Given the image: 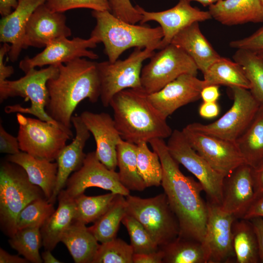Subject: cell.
<instances>
[{
    "label": "cell",
    "mask_w": 263,
    "mask_h": 263,
    "mask_svg": "<svg viewBox=\"0 0 263 263\" xmlns=\"http://www.w3.org/2000/svg\"><path fill=\"white\" fill-rule=\"evenodd\" d=\"M233 58L242 67L249 82L251 94L263 106V59L257 53L244 49H237Z\"/></svg>",
    "instance_id": "e575fe53"
},
{
    "label": "cell",
    "mask_w": 263,
    "mask_h": 263,
    "mask_svg": "<svg viewBox=\"0 0 263 263\" xmlns=\"http://www.w3.org/2000/svg\"><path fill=\"white\" fill-rule=\"evenodd\" d=\"M133 254L131 244L116 237L99 244L93 263H133Z\"/></svg>",
    "instance_id": "ab89813d"
},
{
    "label": "cell",
    "mask_w": 263,
    "mask_h": 263,
    "mask_svg": "<svg viewBox=\"0 0 263 263\" xmlns=\"http://www.w3.org/2000/svg\"><path fill=\"white\" fill-rule=\"evenodd\" d=\"M126 200L127 213L144 226L160 248L179 236L178 221L165 193L148 198L129 195Z\"/></svg>",
    "instance_id": "52a82bcc"
},
{
    "label": "cell",
    "mask_w": 263,
    "mask_h": 263,
    "mask_svg": "<svg viewBox=\"0 0 263 263\" xmlns=\"http://www.w3.org/2000/svg\"><path fill=\"white\" fill-rule=\"evenodd\" d=\"M45 4L52 11L62 13L76 8L110 11L108 0H47Z\"/></svg>",
    "instance_id": "b9f144b4"
},
{
    "label": "cell",
    "mask_w": 263,
    "mask_h": 263,
    "mask_svg": "<svg viewBox=\"0 0 263 263\" xmlns=\"http://www.w3.org/2000/svg\"><path fill=\"white\" fill-rule=\"evenodd\" d=\"M127 213V202L124 196L117 194L107 210L89 227V229L101 243L116 238L120 224Z\"/></svg>",
    "instance_id": "d6a6232c"
},
{
    "label": "cell",
    "mask_w": 263,
    "mask_h": 263,
    "mask_svg": "<svg viewBox=\"0 0 263 263\" xmlns=\"http://www.w3.org/2000/svg\"><path fill=\"white\" fill-rule=\"evenodd\" d=\"M160 249L163 263H206L202 243L193 239L179 235Z\"/></svg>",
    "instance_id": "836d02e7"
},
{
    "label": "cell",
    "mask_w": 263,
    "mask_h": 263,
    "mask_svg": "<svg viewBox=\"0 0 263 263\" xmlns=\"http://www.w3.org/2000/svg\"><path fill=\"white\" fill-rule=\"evenodd\" d=\"M256 217L263 218V193L257 197L243 219L249 220Z\"/></svg>",
    "instance_id": "681fc988"
},
{
    "label": "cell",
    "mask_w": 263,
    "mask_h": 263,
    "mask_svg": "<svg viewBox=\"0 0 263 263\" xmlns=\"http://www.w3.org/2000/svg\"><path fill=\"white\" fill-rule=\"evenodd\" d=\"M208 11L212 18L225 25L263 22L262 0H220Z\"/></svg>",
    "instance_id": "cb8c5ba5"
},
{
    "label": "cell",
    "mask_w": 263,
    "mask_h": 263,
    "mask_svg": "<svg viewBox=\"0 0 263 263\" xmlns=\"http://www.w3.org/2000/svg\"><path fill=\"white\" fill-rule=\"evenodd\" d=\"M164 253L161 249L156 251L133 254V263H163Z\"/></svg>",
    "instance_id": "bcb514c9"
},
{
    "label": "cell",
    "mask_w": 263,
    "mask_h": 263,
    "mask_svg": "<svg viewBox=\"0 0 263 263\" xmlns=\"http://www.w3.org/2000/svg\"><path fill=\"white\" fill-rule=\"evenodd\" d=\"M262 2H263V0H262Z\"/></svg>",
    "instance_id": "91938a15"
},
{
    "label": "cell",
    "mask_w": 263,
    "mask_h": 263,
    "mask_svg": "<svg viewBox=\"0 0 263 263\" xmlns=\"http://www.w3.org/2000/svg\"><path fill=\"white\" fill-rule=\"evenodd\" d=\"M257 197L252 168L244 164L225 178L220 206L235 219H243Z\"/></svg>",
    "instance_id": "d6986e66"
},
{
    "label": "cell",
    "mask_w": 263,
    "mask_h": 263,
    "mask_svg": "<svg viewBox=\"0 0 263 263\" xmlns=\"http://www.w3.org/2000/svg\"><path fill=\"white\" fill-rule=\"evenodd\" d=\"M58 67L57 75L47 82L49 99L45 111L58 123L71 129L73 113L78 104L86 98L92 103L100 98L96 62L79 58Z\"/></svg>",
    "instance_id": "7a4b0ae2"
},
{
    "label": "cell",
    "mask_w": 263,
    "mask_h": 263,
    "mask_svg": "<svg viewBox=\"0 0 263 263\" xmlns=\"http://www.w3.org/2000/svg\"><path fill=\"white\" fill-rule=\"evenodd\" d=\"M137 145L122 139L117 146V165L121 183L129 190L142 191L146 186L137 164Z\"/></svg>",
    "instance_id": "1f68e13d"
},
{
    "label": "cell",
    "mask_w": 263,
    "mask_h": 263,
    "mask_svg": "<svg viewBox=\"0 0 263 263\" xmlns=\"http://www.w3.org/2000/svg\"><path fill=\"white\" fill-rule=\"evenodd\" d=\"M152 48H135L124 60L96 62L100 84V98L103 106H110L113 96L127 89H143L141 82L142 63L154 54Z\"/></svg>",
    "instance_id": "9c48e42d"
},
{
    "label": "cell",
    "mask_w": 263,
    "mask_h": 263,
    "mask_svg": "<svg viewBox=\"0 0 263 263\" xmlns=\"http://www.w3.org/2000/svg\"><path fill=\"white\" fill-rule=\"evenodd\" d=\"M205 235L202 244L206 263L235 261L232 225L236 219L218 204L208 202Z\"/></svg>",
    "instance_id": "4fadbf2b"
},
{
    "label": "cell",
    "mask_w": 263,
    "mask_h": 263,
    "mask_svg": "<svg viewBox=\"0 0 263 263\" xmlns=\"http://www.w3.org/2000/svg\"><path fill=\"white\" fill-rule=\"evenodd\" d=\"M229 46L236 49L249 50L257 54L263 53V26L248 37L231 41Z\"/></svg>",
    "instance_id": "ee69618b"
},
{
    "label": "cell",
    "mask_w": 263,
    "mask_h": 263,
    "mask_svg": "<svg viewBox=\"0 0 263 263\" xmlns=\"http://www.w3.org/2000/svg\"><path fill=\"white\" fill-rule=\"evenodd\" d=\"M135 7L142 15L141 24L150 21H154L160 24L163 38L159 50L170 44L173 37L185 28L194 22L212 19L208 11L193 7L188 0H178L173 7L159 12H149L138 5Z\"/></svg>",
    "instance_id": "e0dca14e"
},
{
    "label": "cell",
    "mask_w": 263,
    "mask_h": 263,
    "mask_svg": "<svg viewBox=\"0 0 263 263\" xmlns=\"http://www.w3.org/2000/svg\"><path fill=\"white\" fill-rule=\"evenodd\" d=\"M206 86L224 85L249 90L250 85L242 67L235 61L221 56L203 74Z\"/></svg>",
    "instance_id": "f546056e"
},
{
    "label": "cell",
    "mask_w": 263,
    "mask_h": 263,
    "mask_svg": "<svg viewBox=\"0 0 263 263\" xmlns=\"http://www.w3.org/2000/svg\"><path fill=\"white\" fill-rule=\"evenodd\" d=\"M137 145V164L139 173L146 188L161 185L162 167L157 153L151 151L147 142L141 141Z\"/></svg>",
    "instance_id": "74e56055"
},
{
    "label": "cell",
    "mask_w": 263,
    "mask_h": 263,
    "mask_svg": "<svg viewBox=\"0 0 263 263\" xmlns=\"http://www.w3.org/2000/svg\"><path fill=\"white\" fill-rule=\"evenodd\" d=\"M122 223L128 232L134 254L150 253L160 249L144 226L133 217L126 213Z\"/></svg>",
    "instance_id": "60d3db41"
},
{
    "label": "cell",
    "mask_w": 263,
    "mask_h": 263,
    "mask_svg": "<svg viewBox=\"0 0 263 263\" xmlns=\"http://www.w3.org/2000/svg\"><path fill=\"white\" fill-rule=\"evenodd\" d=\"M99 42L98 38L93 37L88 39L75 37L72 39L60 38L50 42L42 52L33 57L25 56L19 62V67L26 73L36 67L58 65L82 57L96 59L98 56L88 48H95Z\"/></svg>",
    "instance_id": "2e32d148"
},
{
    "label": "cell",
    "mask_w": 263,
    "mask_h": 263,
    "mask_svg": "<svg viewBox=\"0 0 263 263\" xmlns=\"http://www.w3.org/2000/svg\"><path fill=\"white\" fill-rule=\"evenodd\" d=\"M92 15L96 20V25L91 37L96 38L103 43L104 52L111 62L132 47L158 49L163 38L160 26L152 28L128 23L108 10H92Z\"/></svg>",
    "instance_id": "277c9868"
},
{
    "label": "cell",
    "mask_w": 263,
    "mask_h": 263,
    "mask_svg": "<svg viewBox=\"0 0 263 263\" xmlns=\"http://www.w3.org/2000/svg\"><path fill=\"white\" fill-rule=\"evenodd\" d=\"M64 13L54 12L45 4L39 6L31 15L26 25L24 49L32 46L45 47L51 41L72 34L66 23Z\"/></svg>",
    "instance_id": "ffe728a7"
},
{
    "label": "cell",
    "mask_w": 263,
    "mask_h": 263,
    "mask_svg": "<svg viewBox=\"0 0 263 263\" xmlns=\"http://www.w3.org/2000/svg\"><path fill=\"white\" fill-rule=\"evenodd\" d=\"M205 86L204 80L196 75L183 74L159 91L148 94V97L157 110L167 118L180 107L199 99Z\"/></svg>",
    "instance_id": "ac0fdd59"
},
{
    "label": "cell",
    "mask_w": 263,
    "mask_h": 263,
    "mask_svg": "<svg viewBox=\"0 0 263 263\" xmlns=\"http://www.w3.org/2000/svg\"><path fill=\"white\" fill-rule=\"evenodd\" d=\"M190 1H195L200 3L204 6H210L219 1L220 0H188Z\"/></svg>",
    "instance_id": "6f0895ef"
},
{
    "label": "cell",
    "mask_w": 263,
    "mask_h": 263,
    "mask_svg": "<svg viewBox=\"0 0 263 263\" xmlns=\"http://www.w3.org/2000/svg\"><path fill=\"white\" fill-rule=\"evenodd\" d=\"M220 113V108L217 102H203L199 108L200 115L207 119L216 117Z\"/></svg>",
    "instance_id": "c3c4849f"
},
{
    "label": "cell",
    "mask_w": 263,
    "mask_h": 263,
    "mask_svg": "<svg viewBox=\"0 0 263 263\" xmlns=\"http://www.w3.org/2000/svg\"><path fill=\"white\" fill-rule=\"evenodd\" d=\"M60 242L76 263H93L99 245L86 225L75 221L64 232Z\"/></svg>",
    "instance_id": "83f0119b"
},
{
    "label": "cell",
    "mask_w": 263,
    "mask_h": 263,
    "mask_svg": "<svg viewBox=\"0 0 263 263\" xmlns=\"http://www.w3.org/2000/svg\"><path fill=\"white\" fill-rule=\"evenodd\" d=\"M80 116L94 137L97 158L108 169L115 170L117 146L122 138L113 118L106 113H94L88 111L83 112Z\"/></svg>",
    "instance_id": "44dd1931"
},
{
    "label": "cell",
    "mask_w": 263,
    "mask_h": 263,
    "mask_svg": "<svg viewBox=\"0 0 263 263\" xmlns=\"http://www.w3.org/2000/svg\"><path fill=\"white\" fill-rule=\"evenodd\" d=\"M11 45L8 43H3L0 48V82L6 80L14 73V69L11 66H6L4 64L3 59L4 56L10 51Z\"/></svg>",
    "instance_id": "7dc6e473"
},
{
    "label": "cell",
    "mask_w": 263,
    "mask_h": 263,
    "mask_svg": "<svg viewBox=\"0 0 263 263\" xmlns=\"http://www.w3.org/2000/svg\"><path fill=\"white\" fill-rule=\"evenodd\" d=\"M117 194L111 192L105 194L88 196L84 193L74 198V221L85 225L95 222L109 208Z\"/></svg>",
    "instance_id": "d590c367"
},
{
    "label": "cell",
    "mask_w": 263,
    "mask_h": 263,
    "mask_svg": "<svg viewBox=\"0 0 263 263\" xmlns=\"http://www.w3.org/2000/svg\"><path fill=\"white\" fill-rule=\"evenodd\" d=\"M5 159L21 167L30 182L41 189L48 200L51 198L56 181V162L37 158L22 151L15 154H8Z\"/></svg>",
    "instance_id": "484cf974"
},
{
    "label": "cell",
    "mask_w": 263,
    "mask_h": 263,
    "mask_svg": "<svg viewBox=\"0 0 263 263\" xmlns=\"http://www.w3.org/2000/svg\"><path fill=\"white\" fill-rule=\"evenodd\" d=\"M58 72V65H50L40 70L33 68L19 79H6L0 82V103L9 97L16 96H20L26 101H31V106L28 108L19 104L7 106L4 109L5 113L30 114L41 120L63 127L49 116L45 111L49 99L47 82L49 79L56 76Z\"/></svg>",
    "instance_id": "8992f818"
},
{
    "label": "cell",
    "mask_w": 263,
    "mask_h": 263,
    "mask_svg": "<svg viewBox=\"0 0 263 263\" xmlns=\"http://www.w3.org/2000/svg\"><path fill=\"white\" fill-rule=\"evenodd\" d=\"M17 0H0V14L4 17L10 14L17 5Z\"/></svg>",
    "instance_id": "11a10c76"
},
{
    "label": "cell",
    "mask_w": 263,
    "mask_h": 263,
    "mask_svg": "<svg viewBox=\"0 0 263 263\" xmlns=\"http://www.w3.org/2000/svg\"><path fill=\"white\" fill-rule=\"evenodd\" d=\"M57 208L40 228L42 244L45 249L52 251L60 242L61 237L74 221V199L62 189L57 198Z\"/></svg>",
    "instance_id": "4316f807"
},
{
    "label": "cell",
    "mask_w": 263,
    "mask_h": 263,
    "mask_svg": "<svg viewBox=\"0 0 263 263\" xmlns=\"http://www.w3.org/2000/svg\"><path fill=\"white\" fill-rule=\"evenodd\" d=\"M162 138L148 143L159 156L162 167L161 186L178 221L179 236L202 243L207 218V203L201 197V183L184 175Z\"/></svg>",
    "instance_id": "6da1fadb"
},
{
    "label": "cell",
    "mask_w": 263,
    "mask_h": 263,
    "mask_svg": "<svg viewBox=\"0 0 263 263\" xmlns=\"http://www.w3.org/2000/svg\"><path fill=\"white\" fill-rule=\"evenodd\" d=\"M182 131L192 148L225 177L245 164L235 141L205 134L186 126Z\"/></svg>",
    "instance_id": "5bb4252c"
},
{
    "label": "cell",
    "mask_w": 263,
    "mask_h": 263,
    "mask_svg": "<svg viewBox=\"0 0 263 263\" xmlns=\"http://www.w3.org/2000/svg\"><path fill=\"white\" fill-rule=\"evenodd\" d=\"M17 5L9 15L2 17L0 22V41L11 43L8 53L10 60L16 61L24 49L26 25L35 10L47 0H17Z\"/></svg>",
    "instance_id": "603a6c76"
},
{
    "label": "cell",
    "mask_w": 263,
    "mask_h": 263,
    "mask_svg": "<svg viewBox=\"0 0 263 263\" xmlns=\"http://www.w3.org/2000/svg\"><path fill=\"white\" fill-rule=\"evenodd\" d=\"M41 258L45 263H60L62 262L56 258L51 253V251L45 249L41 254Z\"/></svg>",
    "instance_id": "9f6ffc18"
},
{
    "label": "cell",
    "mask_w": 263,
    "mask_h": 263,
    "mask_svg": "<svg viewBox=\"0 0 263 263\" xmlns=\"http://www.w3.org/2000/svg\"><path fill=\"white\" fill-rule=\"evenodd\" d=\"M17 138L21 151L50 161L56 160L73 134L60 125L17 113Z\"/></svg>",
    "instance_id": "ba28073f"
},
{
    "label": "cell",
    "mask_w": 263,
    "mask_h": 263,
    "mask_svg": "<svg viewBox=\"0 0 263 263\" xmlns=\"http://www.w3.org/2000/svg\"><path fill=\"white\" fill-rule=\"evenodd\" d=\"M29 261L18 255H11L3 249L0 248V263H27Z\"/></svg>",
    "instance_id": "db71d44e"
},
{
    "label": "cell",
    "mask_w": 263,
    "mask_h": 263,
    "mask_svg": "<svg viewBox=\"0 0 263 263\" xmlns=\"http://www.w3.org/2000/svg\"><path fill=\"white\" fill-rule=\"evenodd\" d=\"M21 151L18 139L9 133L0 124V152L13 155Z\"/></svg>",
    "instance_id": "f6af8a7d"
},
{
    "label": "cell",
    "mask_w": 263,
    "mask_h": 263,
    "mask_svg": "<svg viewBox=\"0 0 263 263\" xmlns=\"http://www.w3.org/2000/svg\"><path fill=\"white\" fill-rule=\"evenodd\" d=\"M235 142L246 164L254 169L263 163V106Z\"/></svg>",
    "instance_id": "f1b7e54d"
},
{
    "label": "cell",
    "mask_w": 263,
    "mask_h": 263,
    "mask_svg": "<svg viewBox=\"0 0 263 263\" xmlns=\"http://www.w3.org/2000/svg\"><path fill=\"white\" fill-rule=\"evenodd\" d=\"M232 233L236 263L260 262L258 242L251 222L236 219L232 225Z\"/></svg>",
    "instance_id": "4dcf8cb0"
},
{
    "label": "cell",
    "mask_w": 263,
    "mask_h": 263,
    "mask_svg": "<svg viewBox=\"0 0 263 263\" xmlns=\"http://www.w3.org/2000/svg\"><path fill=\"white\" fill-rule=\"evenodd\" d=\"M55 210L54 204L45 197L33 201L19 214L16 221L17 231L28 227L41 228Z\"/></svg>",
    "instance_id": "f35d334b"
},
{
    "label": "cell",
    "mask_w": 263,
    "mask_h": 263,
    "mask_svg": "<svg viewBox=\"0 0 263 263\" xmlns=\"http://www.w3.org/2000/svg\"><path fill=\"white\" fill-rule=\"evenodd\" d=\"M45 197L38 186L29 180L24 169L5 159L0 167V224L10 238L17 231L16 221L20 212L30 203Z\"/></svg>",
    "instance_id": "5b68a950"
},
{
    "label": "cell",
    "mask_w": 263,
    "mask_h": 263,
    "mask_svg": "<svg viewBox=\"0 0 263 263\" xmlns=\"http://www.w3.org/2000/svg\"><path fill=\"white\" fill-rule=\"evenodd\" d=\"M198 69L181 48L169 44L151 57L141 71V82L147 94L155 93L183 74L196 75Z\"/></svg>",
    "instance_id": "8fae6325"
},
{
    "label": "cell",
    "mask_w": 263,
    "mask_h": 263,
    "mask_svg": "<svg viewBox=\"0 0 263 263\" xmlns=\"http://www.w3.org/2000/svg\"><path fill=\"white\" fill-rule=\"evenodd\" d=\"M230 89L233 102L223 116L209 124L195 122L186 127L205 134L236 141L248 127L260 105L249 90L238 87Z\"/></svg>",
    "instance_id": "30bf717a"
},
{
    "label": "cell",
    "mask_w": 263,
    "mask_h": 263,
    "mask_svg": "<svg viewBox=\"0 0 263 263\" xmlns=\"http://www.w3.org/2000/svg\"><path fill=\"white\" fill-rule=\"evenodd\" d=\"M170 43L183 49L203 74L221 57L202 33L198 22L180 31Z\"/></svg>",
    "instance_id": "d4e9b609"
},
{
    "label": "cell",
    "mask_w": 263,
    "mask_h": 263,
    "mask_svg": "<svg viewBox=\"0 0 263 263\" xmlns=\"http://www.w3.org/2000/svg\"><path fill=\"white\" fill-rule=\"evenodd\" d=\"M167 146L172 157L198 179L209 202L221 205L225 177L192 148L182 131H173Z\"/></svg>",
    "instance_id": "7c38bea8"
},
{
    "label": "cell",
    "mask_w": 263,
    "mask_h": 263,
    "mask_svg": "<svg viewBox=\"0 0 263 263\" xmlns=\"http://www.w3.org/2000/svg\"><path fill=\"white\" fill-rule=\"evenodd\" d=\"M8 242L12 248L29 262H43L39 252L43 245L40 228L28 227L18 230Z\"/></svg>",
    "instance_id": "8d00e7d4"
},
{
    "label": "cell",
    "mask_w": 263,
    "mask_h": 263,
    "mask_svg": "<svg viewBox=\"0 0 263 263\" xmlns=\"http://www.w3.org/2000/svg\"><path fill=\"white\" fill-rule=\"evenodd\" d=\"M110 12L120 19L132 24L140 22L142 15L130 0H108Z\"/></svg>",
    "instance_id": "7bdbcfd3"
},
{
    "label": "cell",
    "mask_w": 263,
    "mask_h": 263,
    "mask_svg": "<svg viewBox=\"0 0 263 263\" xmlns=\"http://www.w3.org/2000/svg\"><path fill=\"white\" fill-rule=\"evenodd\" d=\"M219 87L215 85L204 87L201 92V98L203 102H217L220 95Z\"/></svg>",
    "instance_id": "816d5d0a"
},
{
    "label": "cell",
    "mask_w": 263,
    "mask_h": 263,
    "mask_svg": "<svg viewBox=\"0 0 263 263\" xmlns=\"http://www.w3.org/2000/svg\"><path fill=\"white\" fill-rule=\"evenodd\" d=\"M257 54L263 59V53H258Z\"/></svg>",
    "instance_id": "680465c9"
},
{
    "label": "cell",
    "mask_w": 263,
    "mask_h": 263,
    "mask_svg": "<svg viewBox=\"0 0 263 263\" xmlns=\"http://www.w3.org/2000/svg\"><path fill=\"white\" fill-rule=\"evenodd\" d=\"M65 187L66 193L74 199L91 187L125 197L130 195V191L120 182L118 172L110 169L98 160L95 151L86 154L82 167L69 177Z\"/></svg>",
    "instance_id": "9a60e30c"
},
{
    "label": "cell",
    "mask_w": 263,
    "mask_h": 263,
    "mask_svg": "<svg viewBox=\"0 0 263 263\" xmlns=\"http://www.w3.org/2000/svg\"><path fill=\"white\" fill-rule=\"evenodd\" d=\"M71 122L75 131V136L70 144L61 150L56 160L58 166L56 181L53 193L48 200L54 204L59 193L66 186L70 174L82 167L86 155L83 150L90 132L80 115H73Z\"/></svg>",
    "instance_id": "7402d4cb"
},
{
    "label": "cell",
    "mask_w": 263,
    "mask_h": 263,
    "mask_svg": "<svg viewBox=\"0 0 263 263\" xmlns=\"http://www.w3.org/2000/svg\"><path fill=\"white\" fill-rule=\"evenodd\" d=\"M257 236L260 262L263 263V218L256 217L249 220Z\"/></svg>",
    "instance_id": "f907efd6"
},
{
    "label": "cell",
    "mask_w": 263,
    "mask_h": 263,
    "mask_svg": "<svg viewBox=\"0 0 263 263\" xmlns=\"http://www.w3.org/2000/svg\"><path fill=\"white\" fill-rule=\"evenodd\" d=\"M252 169V176L257 196L263 193V163Z\"/></svg>",
    "instance_id": "f5cc1de1"
},
{
    "label": "cell",
    "mask_w": 263,
    "mask_h": 263,
    "mask_svg": "<svg viewBox=\"0 0 263 263\" xmlns=\"http://www.w3.org/2000/svg\"><path fill=\"white\" fill-rule=\"evenodd\" d=\"M110 106L122 139L137 144L154 138L169 137L172 130L165 118L149 101L143 89H127L116 94Z\"/></svg>",
    "instance_id": "3957f363"
}]
</instances>
